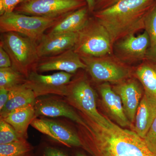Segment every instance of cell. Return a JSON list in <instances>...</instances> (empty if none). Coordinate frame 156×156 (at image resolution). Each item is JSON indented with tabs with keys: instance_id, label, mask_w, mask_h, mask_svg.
Wrapping results in <instances>:
<instances>
[{
	"instance_id": "20",
	"label": "cell",
	"mask_w": 156,
	"mask_h": 156,
	"mask_svg": "<svg viewBox=\"0 0 156 156\" xmlns=\"http://www.w3.org/2000/svg\"><path fill=\"white\" fill-rule=\"evenodd\" d=\"M134 76L141 83L144 93L156 99V61L146 58L134 68Z\"/></svg>"
},
{
	"instance_id": "23",
	"label": "cell",
	"mask_w": 156,
	"mask_h": 156,
	"mask_svg": "<svg viewBox=\"0 0 156 156\" xmlns=\"http://www.w3.org/2000/svg\"><path fill=\"white\" fill-rule=\"evenodd\" d=\"M144 30L150 39L146 58L156 61V2L146 19Z\"/></svg>"
},
{
	"instance_id": "8",
	"label": "cell",
	"mask_w": 156,
	"mask_h": 156,
	"mask_svg": "<svg viewBox=\"0 0 156 156\" xmlns=\"http://www.w3.org/2000/svg\"><path fill=\"white\" fill-rule=\"evenodd\" d=\"M86 6L85 0H24L14 11L30 16L56 18Z\"/></svg>"
},
{
	"instance_id": "24",
	"label": "cell",
	"mask_w": 156,
	"mask_h": 156,
	"mask_svg": "<svg viewBox=\"0 0 156 156\" xmlns=\"http://www.w3.org/2000/svg\"><path fill=\"white\" fill-rule=\"evenodd\" d=\"M33 149L27 140L0 144V156H23L30 154Z\"/></svg>"
},
{
	"instance_id": "25",
	"label": "cell",
	"mask_w": 156,
	"mask_h": 156,
	"mask_svg": "<svg viewBox=\"0 0 156 156\" xmlns=\"http://www.w3.org/2000/svg\"><path fill=\"white\" fill-rule=\"evenodd\" d=\"M27 140L20 136L14 128L4 120L0 121V144Z\"/></svg>"
},
{
	"instance_id": "4",
	"label": "cell",
	"mask_w": 156,
	"mask_h": 156,
	"mask_svg": "<svg viewBox=\"0 0 156 156\" xmlns=\"http://www.w3.org/2000/svg\"><path fill=\"white\" fill-rule=\"evenodd\" d=\"M0 46L9 54L12 67L26 77L33 70L40 59L37 43L17 33L8 32L1 34Z\"/></svg>"
},
{
	"instance_id": "17",
	"label": "cell",
	"mask_w": 156,
	"mask_h": 156,
	"mask_svg": "<svg viewBox=\"0 0 156 156\" xmlns=\"http://www.w3.org/2000/svg\"><path fill=\"white\" fill-rule=\"evenodd\" d=\"M156 117V99L143 96L136 110L133 131L143 139Z\"/></svg>"
},
{
	"instance_id": "9",
	"label": "cell",
	"mask_w": 156,
	"mask_h": 156,
	"mask_svg": "<svg viewBox=\"0 0 156 156\" xmlns=\"http://www.w3.org/2000/svg\"><path fill=\"white\" fill-rule=\"evenodd\" d=\"M73 75L64 72L45 75L32 70L27 77L26 83L32 89L37 98L49 95L64 97Z\"/></svg>"
},
{
	"instance_id": "26",
	"label": "cell",
	"mask_w": 156,
	"mask_h": 156,
	"mask_svg": "<svg viewBox=\"0 0 156 156\" xmlns=\"http://www.w3.org/2000/svg\"><path fill=\"white\" fill-rule=\"evenodd\" d=\"M143 139L150 151L156 155V117Z\"/></svg>"
},
{
	"instance_id": "15",
	"label": "cell",
	"mask_w": 156,
	"mask_h": 156,
	"mask_svg": "<svg viewBox=\"0 0 156 156\" xmlns=\"http://www.w3.org/2000/svg\"><path fill=\"white\" fill-rule=\"evenodd\" d=\"M77 32L50 34H45L37 43L39 58L58 55L73 49L76 41Z\"/></svg>"
},
{
	"instance_id": "19",
	"label": "cell",
	"mask_w": 156,
	"mask_h": 156,
	"mask_svg": "<svg viewBox=\"0 0 156 156\" xmlns=\"http://www.w3.org/2000/svg\"><path fill=\"white\" fill-rule=\"evenodd\" d=\"M34 92L26 83L21 84L9 91V98L4 107L0 110L1 119L17 109L29 105H34L37 101Z\"/></svg>"
},
{
	"instance_id": "7",
	"label": "cell",
	"mask_w": 156,
	"mask_h": 156,
	"mask_svg": "<svg viewBox=\"0 0 156 156\" xmlns=\"http://www.w3.org/2000/svg\"><path fill=\"white\" fill-rule=\"evenodd\" d=\"M66 101L78 111L87 115L97 122L103 123L106 120L98 112L96 94L87 77L77 76L69 84L65 96Z\"/></svg>"
},
{
	"instance_id": "31",
	"label": "cell",
	"mask_w": 156,
	"mask_h": 156,
	"mask_svg": "<svg viewBox=\"0 0 156 156\" xmlns=\"http://www.w3.org/2000/svg\"><path fill=\"white\" fill-rule=\"evenodd\" d=\"M9 91L4 87H0V110L5 105L9 98Z\"/></svg>"
},
{
	"instance_id": "2",
	"label": "cell",
	"mask_w": 156,
	"mask_h": 156,
	"mask_svg": "<svg viewBox=\"0 0 156 156\" xmlns=\"http://www.w3.org/2000/svg\"><path fill=\"white\" fill-rule=\"evenodd\" d=\"M156 0H119L93 13L109 34L113 44L144 30L145 21Z\"/></svg>"
},
{
	"instance_id": "10",
	"label": "cell",
	"mask_w": 156,
	"mask_h": 156,
	"mask_svg": "<svg viewBox=\"0 0 156 156\" xmlns=\"http://www.w3.org/2000/svg\"><path fill=\"white\" fill-rule=\"evenodd\" d=\"M149 46V37L144 30L139 35H130L115 42L113 54L121 61L131 66L146 58Z\"/></svg>"
},
{
	"instance_id": "30",
	"label": "cell",
	"mask_w": 156,
	"mask_h": 156,
	"mask_svg": "<svg viewBox=\"0 0 156 156\" xmlns=\"http://www.w3.org/2000/svg\"><path fill=\"white\" fill-rule=\"evenodd\" d=\"M119 0H96L95 10L96 9V11H97L107 9L116 3Z\"/></svg>"
},
{
	"instance_id": "12",
	"label": "cell",
	"mask_w": 156,
	"mask_h": 156,
	"mask_svg": "<svg viewBox=\"0 0 156 156\" xmlns=\"http://www.w3.org/2000/svg\"><path fill=\"white\" fill-rule=\"evenodd\" d=\"M35 129L68 147L82 148L77 133L68 126L49 119H34L30 124Z\"/></svg>"
},
{
	"instance_id": "18",
	"label": "cell",
	"mask_w": 156,
	"mask_h": 156,
	"mask_svg": "<svg viewBox=\"0 0 156 156\" xmlns=\"http://www.w3.org/2000/svg\"><path fill=\"white\" fill-rule=\"evenodd\" d=\"M89 12L88 7L86 6L65 15L47 30V34H56L78 32L88 21Z\"/></svg>"
},
{
	"instance_id": "29",
	"label": "cell",
	"mask_w": 156,
	"mask_h": 156,
	"mask_svg": "<svg viewBox=\"0 0 156 156\" xmlns=\"http://www.w3.org/2000/svg\"><path fill=\"white\" fill-rule=\"evenodd\" d=\"M43 156H68L64 152L53 147H45L43 151Z\"/></svg>"
},
{
	"instance_id": "28",
	"label": "cell",
	"mask_w": 156,
	"mask_h": 156,
	"mask_svg": "<svg viewBox=\"0 0 156 156\" xmlns=\"http://www.w3.org/2000/svg\"><path fill=\"white\" fill-rule=\"evenodd\" d=\"M11 66H12V63L9 54L2 47L0 46V68Z\"/></svg>"
},
{
	"instance_id": "34",
	"label": "cell",
	"mask_w": 156,
	"mask_h": 156,
	"mask_svg": "<svg viewBox=\"0 0 156 156\" xmlns=\"http://www.w3.org/2000/svg\"><path fill=\"white\" fill-rule=\"evenodd\" d=\"M23 156H31L30 154H28L26 155Z\"/></svg>"
},
{
	"instance_id": "13",
	"label": "cell",
	"mask_w": 156,
	"mask_h": 156,
	"mask_svg": "<svg viewBox=\"0 0 156 156\" xmlns=\"http://www.w3.org/2000/svg\"><path fill=\"white\" fill-rule=\"evenodd\" d=\"M112 87L121 98L126 117L131 124H134L136 110L144 92L141 83L134 76Z\"/></svg>"
},
{
	"instance_id": "22",
	"label": "cell",
	"mask_w": 156,
	"mask_h": 156,
	"mask_svg": "<svg viewBox=\"0 0 156 156\" xmlns=\"http://www.w3.org/2000/svg\"><path fill=\"white\" fill-rule=\"evenodd\" d=\"M27 77L14 67L0 68V87L10 91L13 88L25 83Z\"/></svg>"
},
{
	"instance_id": "3",
	"label": "cell",
	"mask_w": 156,
	"mask_h": 156,
	"mask_svg": "<svg viewBox=\"0 0 156 156\" xmlns=\"http://www.w3.org/2000/svg\"><path fill=\"white\" fill-rule=\"evenodd\" d=\"M74 51L80 57H99L113 53L109 34L95 17H89L77 32Z\"/></svg>"
},
{
	"instance_id": "1",
	"label": "cell",
	"mask_w": 156,
	"mask_h": 156,
	"mask_svg": "<svg viewBox=\"0 0 156 156\" xmlns=\"http://www.w3.org/2000/svg\"><path fill=\"white\" fill-rule=\"evenodd\" d=\"M79 113L85 124L77 125V133L82 148L91 156H156L133 130L121 127L108 117L101 123Z\"/></svg>"
},
{
	"instance_id": "5",
	"label": "cell",
	"mask_w": 156,
	"mask_h": 156,
	"mask_svg": "<svg viewBox=\"0 0 156 156\" xmlns=\"http://www.w3.org/2000/svg\"><path fill=\"white\" fill-rule=\"evenodd\" d=\"M81 58L86 65V70L96 83L116 85L134 76V67L121 61L113 53Z\"/></svg>"
},
{
	"instance_id": "16",
	"label": "cell",
	"mask_w": 156,
	"mask_h": 156,
	"mask_svg": "<svg viewBox=\"0 0 156 156\" xmlns=\"http://www.w3.org/2000/svg\"><path fill=\"white\" fill-rule=\"evenodd\" d=\"M98 90L102 105L111 119L122 128L131 127L132 124L125 114L121 98L111 84L102 83L98 86Z\"/></svg>"
},
{
	"instance_id": "11",
	"label": "cell",
	"mask_w": 156,
	"mask_h": 156,
	"mask_svg": "<svg viewBox=\"0 0 156 156\" xmlns=\"http://www.w3.org/2000/svg\"><path fill=\"white\" fill-rule=\"evenodd\" d=\"M86 67L80 56L71 49L55 56L40 58L33 70L40 73L59 71L74 75Z\"/></svg>"
},
{
	"instance_id": "33",
	"label": "cell",
	"mask_w": 156,
	"mask_h": 156,
	"mask_svg": "<svg viewBox=\"0 0 156 156\" xmlns=\"http://www.w3.org/2000/svg\"><path fill=\"white\" fill-rule=\"evenodd\" d=\"M75 156H88L86 154L81 152H77L75 154Z\"/></svg>"
},
{
	"instance_id": "6",
	"label": "cell",
	"mask_w": 156,
	"mask_h": 156,
	"mask_svg": "<svg viewBox=\"0 0 156 156\" xmlns=\"http://www.w3.org/2000/svg\"><path fill=\"white\" fill-rule=\"evenodd\" d=\"M64 16L49 18L30 16L13 11L0 17V31L1 34L8 32L17 33L37 43L45 34V32Z\"/></svg>"
},
{
	"instance_id": "32",
	"label": "cell",
	"mask_w": 156,
	"mask_h": 156,
	"mask_svg": "<svg viewBox=\"0 0 156 156\" xmlns=\"http://www.w3.org/2000/svg\"><path fill=\"white\" fill-rule=\"evenodd\" d=\"M87 3V7L89 12L93 13L95 11L96 0H85Z\"/></svg>"
},
{
	"instance_id": "27",
	"label": "cell",
	"mask_w": 156,
	"mask_h": 156,
	"mask_svg": "<svg viewBox=\"0 0 156 156\" xmlns=\"http://www.w3.org/2000/svg\"><path fill=\"white\" fill-rule=\"evenodd\" d=\"M24 0H0V15L10 13Z\"/></svg>"
},
{
	"instance_id": "21",
	"label": "cell",
	"mask_w": 156,
	"mask_h": 156,
	"mask_svg": "<svg viewBox=\"0 0 156 156\" xmlns=\"http://www.w3.org/2000/svg\"><path fill=\"white\" fill-rule=\"evenodd\" d=\"M34 105L17 109L2 119L10 124L20 136L27 139L28 126L36 118Z\"/></svg>"
},
{
	"instance_id": "14",
	"label": "cell",
	"mask_w": 156,
	"mask_h": 156,
	"mask_svg": "<svg viewBox=\"0 0 156 156\" xmlns=\"http://www.w3.org/2000/svg\"><path fill=\"white\" fill-rule=\"evenodd\" d=\"M35 117L40 116L56 118H67L76 123L84 125L85 121L83 117L67 101L54 98H45L37 100L35 103Z\"/></svg>"
}]
</instances>
